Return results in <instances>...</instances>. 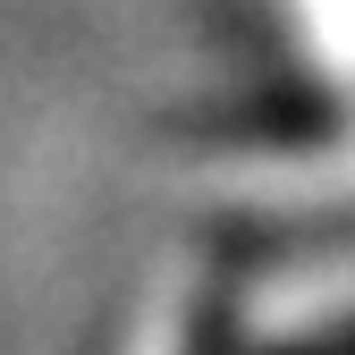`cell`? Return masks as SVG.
<instances>
[{
	"instance_id": "1",
	"label": "cell",
	"mask_w": 355,
	"mask_h": 355,
	"mask_svg": "<svg viewBox=\"0 0 355 355\" xmlns=\"http://www.w3.org/2000/svg\"><path fill=\"white\" fill-rule=\"evenodd\" d=\"M313 355H355V330H347V338H330V347H313Z\"/></svg>"
}]
</instances>
